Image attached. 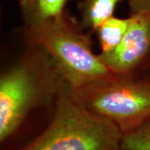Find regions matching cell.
Instances as JSON below:
<instances>
[{"label": "cell", "mask_w": 150, "mask_h": 150, "mask_svg": "<svg viewBox=\"0 0 150 150\" xmlns=\"http://www.w3.org/2000/svg\"><path fill=\"white\" fill-rule=\"evenodd\" d=\"M123 136L111 121L76 102L65 85L48 127L18 150H120Z\"/></svg>", "instance_id": "obj_3"}, {"label": "cell", "mask_w": 150, "mask_h": 150, "mask_svg": "<svg viewBox=\"0 0 150 150\" xmlns=\"http://www.w3.org/2000/svg\"><path fill=\"white\" fill-rule=\"evenodd\" d=\"M122 0H79L78 9L83 29L95 31L103 23L114 16L116 7Z\"/></svg>", "instance_id": "obj_7"}, {"label": "cell", "mask_w": 150, "mask_h": 150, "mask_svg": "<svg viewBox=\"0 0 150 150\" xmlns=\"http://www.w3.org/2000/svg\"><path fill=\"white\" fill-rule=\"evenodd\" d=\"M132 16L121 18L112 16L95 30L101 48L100 54H108L122 42L132 23Z\"/></svg>", "instance_id": "obj_8"}, {"label": "cell", "mask_w": 150, "mask_h": 150, "mask_svg": "<svg viewBox=\"0 0 150 150\" xmlns=\"http://www.w3.org/2000/svg\"><path fill=\"white\" fill-rule=\"evenodd\" d=\"M77 103L129 134L150 118V77L120 76L70 89Z\"/></svg>", "instance_id": "obj_4"}, {"label": "cell", "mask_w": 150, "mask_h": 150, "mask_svg": "<svg viewBox=\"0 0 150 150\" xmlns=\"http://www.w3.org/2000/svg\"><path fill=\"white\" fill-rule=\"evenodd\" d=\"M121 149L150 150V118L138 129L123 135Z\"/></svg>", "instance_id": "obj_9"}, {"label": "cell", "mask_w": 150, "mask_h": 150, "mask_svg": "<svg viewBox=\"0 0 150 150\" xmlns=\"http://www.w3.org/2000/svg\"><path fill=\"white\" fill-rule=\"evenodd\" d=\"M130 14L150 13V0H128Z\"/></svg>", "instance_id": "obj_10"}, {"label": "cell", "mask_w": 150, "mask_h": 150, "mask_svg": "<svg viewBox=\"0 0 150 150\" xmlns=\"http://www.w3.org/2000/svg\"><path fill=\"white\" fill-rule=\"evenodd\" d=\"M120 150H123V149H120Z\"/></svg>", "instance_id": "obj_13"}, {"label": "cell", "mask_w": 150, "mask_h": 150, "mask_svg": "<svg viewBox=\"0 0 150 150\" xmlns=\"http://www.w3.org/2000/svg\"><path fill=\"white\" fill-rule=\"evenodd\" d=\"M66 84L50 58L32 47L0 75V142L15 134L28 113L56 100Z\"/></svg>", "instance_id": "obj_1"}, {"label": "cell", "mask_w": 150, "mask_h": 150, "mask_svg": "<svg viewBox=\"0 0 150 150\" xmlns=\"http://www.w3.org/2000/svg\"><path fill=\"white\" fill-rule=\"evenodd\" d=\"M83 29L80 22L66 13L40 24L23 26L26 42L48 55L70 89L114 74L93 53L91 38Z\"/></svg>", "instance_id": "obj_2"}, {"label": "cell", "mask_w": 150, "mask_h": 150, "mask_svg": "<svg viewBox=\"0 0 150 150\" xmlns=\"http://www.w3.org/2000/svg\"><path fill=\"white\" fill-rule=\"evenodd\" d=\"M149 69H150V63H149Z\"/></svg>", "instance_id": "obj_12"}, {"label": "cell", "mask_w": 150, "mask_h": 150, "mask_svg": "<svg viewBox=\"0 0 150 150\" xmlns=\"http://www.w3.org/2000/svg\"><path fill=\"white\" fill-rule=\"evenodd\" d=\"M18 1V4H19V3H21L23 1H24V0H17Z\"/></svg>", "instance_id": "obj_11"}, {"label": "cell", "mask_w": 150, "mask_h": 150, "mask_svg": "<svg viewBox=\"0 0 150 150\" xmlns=\"http://www.w3.org/2000/svg\"><path fill=\"white\" fill-rule=\"evenodd\" d=\"M132 23L117 48L98 54L114 74L134 76L148 69L150 63V13L130 14Z\"/></svg>", "instance_id": "obj_5"}, {"label": "cell", "mask_w": 150, "mask_h": 150, "mask_svg": "<svg viewBox=\"0 0 150 150\" xmlns=\"http://www.w3.org/2000/svg\"><path fill=\"white\" fill-rule=\"evenodd\" d=\"M68 0H24L18 4L23 27H30L61 16Z\"/></svg>", "instance_id": "obj_6"}]
</instances>
